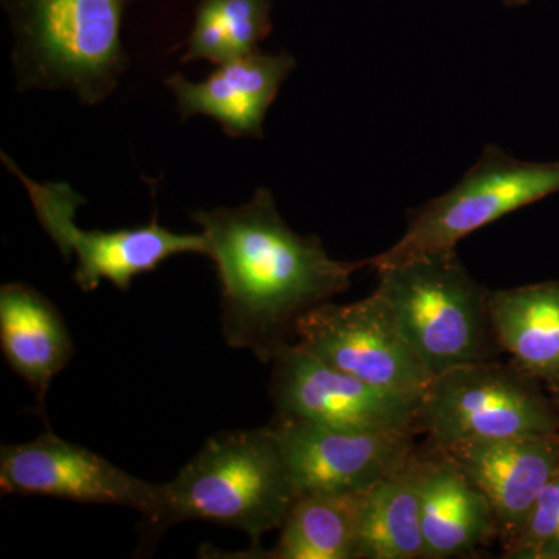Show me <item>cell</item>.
<instances>
[{"label": "cell", "mask_w": 559, "mask_h": 559, "mask_svg": "<svg viewBox=\"0 0 559 559\" xmlns=\"http://www.w3.org/2000/svg\"><path fill=\"white\" fill-rule=\"evenodd\" d=\"M360 496H300L271 550L260 547L229 558L359 559Z\"/></svg>", "instance_id": "18"}, {"label": "cell", "mask_w": 559, "mask_h": 559, "mask_svg": "<svg viewBox=\"0 0 559 559\" xmlns=\"http://www.w3.org/2000/svg\"><path fill=\"white\" fill-rule=\"evenodd\" d=\"M555 193H559V160H521L488 143L462 179L415 210L403 237L366 260L367 266L378 271L455 249L473 231Z\"/></svg>", "instance_id": "5"}, {"label": "cell", "mask_w": 559, "mask_h": 559, "mask_svg": "<svg viewBox=\"0 0 559 559\" xmlns=\"http://www.w3.org/2000/svg\"><path fill=\"white\" fill-rule=\"evenodd\" d=\"M426 457L415 451L404 465L362 491L359 559L425 558L421 481Z\"/></svg>", "instance_id": "17"}, {"label": "cell", "mask_w": 559, "mask_h": 559, "mask_svg": "<svg viewBox=\"0 0 559 559\" xmlns=\"http://www.w3.org/2000/svg\"><path fill=\"white\" fill-rule=\"evenodd\" d=\"M14 35L17 87L66 90L98 105L128 68L121 43L132 0H0Z\"/></svg>", "instance_id": "3"}, {"label": "cell", "mask_w": 559, "mask_h": 559, "mask_svg": "<svg viewBox=\"0 0 559 559\" xmlns=\"http://www.w3.org/2000/svg\"><path fill=\"white\" fill-rule=\"evenodd\" d=\"M296 69L288 51L255 53L218 66L193 83L182 75L165 81L183 119L205 116L218 121L229 138H263V121L280 87Z\"/></svg>", "instance_id": "13"}, {"label": "cell", "mask_w": 559, "mask_h": 559, "mask_svg": "<svg viewBox=\"0 0 559 559\" xmlns=\"http://www.w3.org/2000/svg\"><path fill=\"white\" fill-rule=\"evenodd\" d=\"M489 318L500 348L520 369L559 381V282L489 290Z\"/></svg>", "instance_id": "16"}, {"label": "cell", "mask_w": 559, "mask_h": 559, "mask_svg": "<svg viewBox=\"0 0 559 559\" xmlns=\"http://www.w3.org/2000/svg\"><path fill=\"white\" fill-rule=\"evenodd\" d=\"M270 428L299 496L366 491L415 452V432L342 429L286 417H275Z\"/></svg>", "instance_id": "11"}, {"label": "cell", "mask_w": 559, "mask_h": 559, "mask_svg": "<svg viewBox=\"0 0 559 559\" xmlns=\"http://www.w3.org/2000/svg\"><path fill=\"white\" fill-rule=\"evenodd\" d=\"M439 452L487 496L506 546L559 468L558 433L466 441Z\"/></svg>", "instance_id": "12"}, {"label": "cell", "mask_w": 559, "mask_h": 559, "mask_svg": "<svg viewBox=\"0 0 559 559\" xmlns=\"http://www.w3.org/2000/svg\"><path fill=\"white\" fill-rule=\"evenodd\" d=\"M191 219L216 266L227 344L264 364L293 340L301 316L347 290L367 267L366 260H333L318 237L290 229L267 189L240 207L201 210Z\"/></svg>", "instance_id": "1"}, {"label": "cell", "mask_w": 559, "mask_h": 559, "mask_svg": "<svg viewBox=\"0 0 559 559\" xmlns=\"http://www.w3.org/2000/svg\"><path fill=\"white\" fill-rule=\"evenodd\" d=\"M272 0H201L182 62L226 64L259 51L270 36Z\"/></svg>", "instance_id": "19"}, {"label": "cell", "mask_w": 559, "mask_h": 559, "mask_svg": "<svg viewBox=\"0 0 559 559\" xmlns=\"http://www.w3.org/2000/svg\"><path fill=\"white\" fill-rule=\"evenodd\" d=\"M500 2L507 7H521L525 5V3H528V0H500Z\"/></svg>", "instance_id": "21"}, {"label": "cell", "mask_w": 559, "mask_h": 559, "mask_svg": "<svg viewBox=\"0 0 559 559\" xmlns=\"http://www.w3.org/2000/svg\"><path fill=\"white\" fill-rule=\"evenodd\" d=\"M294 342L331 367L401 399L423 401L433 382L377 293L355 304L316 307L297 320Z\"/></svg>", "instance_id": "8"}, {"label": "cell", "mask_w": 559, "mask_h": 559, "mask_svg": "<svg viewBox=\"0 0 559 559\" xmlns=\"http://www.w3.org/2000/svg\"><path fill=\"white\" fill-rule=\"evenodd\" d=\"M421 532L426 559L468 555L499 533L487 496L437 450L423 473Z\"/></svg>", "instance_id": "15"}, {"label": "cell", "mask_w": 559, "mask_h": 559, "mask_svg": "<svg viewBox=\"0 0 559 559\" xmlns=\"http://www.w3.org/2000/svg\"><path fill=\"white\" fill-rule=\"evenodd\" d=\"M377 272L374 293L433 378L498 358L502 348L489 318V290L469 274L457 250Z\"/></svg>", "instance_id": "4"}, {"label": "cell", "mask_w": 559, "mask_h": 559, "mask_svg": "<svg viewBox=\"0 0 559 559\" xmlns=\"http://www.w3.org/2000/svg\"><path fill=\"white\" fill-rule=\"evenodd\" d=\"M558 403H559V400H558Z\"/></svg>", "instance_id": "22"}, {"label": "cell", "mask_w": 559, "mask_h": 559, "mask_svg": "<svg viewBox=\"0 0 559 559\" xmlns=\"http://www.w3.org/2000/svg\"><path fill=\"white\" fill-rule=\"evenodd\" d=\"M270 396L277 417L333 428L417 432L421 401L373 388L286 342L271 360Z\"/></svg>", "instance_id": "9"}, {"label": "cell", "mask_w": 559, "mask_h": 559, "mask_svg": "<svg viewBox=\"0 0 559 559\" xmlns=\"http://www.w3.org/2000/svg\"><path fill=\"white\" fill-rule=\"evenodd\" d=\"M2 162L16 176L31 198L40 226L66 260L76 257L73 280L84 293H92L103 280L128 290L140 274L157 270L165 260L182 253L205 255L202 234H176L156 218L135 229L83 230L75 224L76 210L84 198L66 182H44L28 178L2 154Z\"/></svg>", "instance_id": "7"}, {"label": "cell", "mask_w": 559, "mask_h": 559, "mask_svg": "<svg viewBox=\"0 0 559 559\" xmlns=\"http://www.w3.org/2000/svg\"><path fill=\"white\" fill-rule=\"evenodd\" d=\"M0 347L44 409L51 381L75 352L60 311L32 286L7 283L0 288Z\"/></svg>", "instance_id": "14"}, {"label": "cell", "mask_w": 559, "mask_h": 559, "mask_svg": "<svg viewBox=\"0 0 559 559\" xmlns=\"http://www.w3.org/2000/svg\"><path fill=\"white\" fill-rule=\"evenodd\" d=\"M162 489L160 516L151 527L213 522L248 533L250 549L282 527L300 498L270 426L212 437Z\"/></svg>", "instance_id": "2"}, {"label": "cell", "mask_w": 559, "mask_h": 559, "mask_svg": "<svg viewBox=\"0 0 559 559\" xmlns=\"http://www.w3.org/2000/svg\"><path fill=\"white\" fill-rule=\"evenodd\" d=\"M516 364H469L433 378L421 401L418 428L436 450L466 441L554 436L559 419Z\"/></svg>", "instance_id": "6"}, {"label": "cell", "mask_w": 559, "mask_h": 559, "mask_svg": "<svg viewBox=\"0 0 559 559\" xmlns=\"http://www.w3.org/2000/svg\"><path fill=\"white\" fill-rule=\"evenodd\" d=\"M2 495L47 496L76 503L127 507L150 525L159 520L164 489L47 430L38 439L3 444L0 450Z\"/></svg>", "instance_id": "10"}, {"label": "cell", "mask_w": 559, "mask_h": 559, "mask_svg": "<svg viewBox=\"0 0 559 559\" xmlns=\"http://www.w3.org/2000/svg\"><path fill=\"white\" fill-rule=\"evenodd\" d=\"M503 557L559 559V468L540 491L518 535L507 544Z\"/></svg>", "instance_id": "20"}]
</instances>
